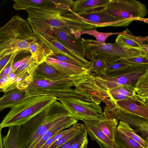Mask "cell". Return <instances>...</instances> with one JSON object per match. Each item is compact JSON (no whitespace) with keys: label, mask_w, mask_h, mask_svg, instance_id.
Here are the masks:
<instances>
[{"label":"cell","mask_w":148,"mask_h":148,"mask_svg":"<svg viewBox=\"0 0 148 148\" xmlns=\"http://www.w3.org/2000/svg\"><path fill=\"white\" fill-rule=\"evenodd\" d=\"M54 4L45 7L28 8L27 21L36 29L53 34L54 28L88 30L90 24L77 16L71 9L75 1L52 0Z\"/></svg>","instance_id":"cell-1"},{"label":"cell","mask_w":148,"mask_h":148,"mask_svg":"<svg viewBox=\"0 0 148 148\" xmlns=\"http://www.w3.org/2000/svg\"><path fill=\"white\" fill-rule=\"evenodd\" d=\"M73 117L58 100L25 124L18 127L19 148H28L38 138L59 123Z\"/></svg>","instance_id":"cell-2"},{"label":"cell","mask_w":148,"mask_h":148,"mask_svg":"<svg viewBox=\"0 0 148 148\" xmlns=\"http://www.w3.org/2000/svg\"><path fill=\"white\" fill-rule=\"evenodd\" d=\"M37 40L27 21L16 15L0 29V59L15 53L30 51Z\"/></svg>","instance_id":"cell-3"},{"label":"cell","mask_w":148,"mask_h":148,"mask_svg":"<svg viewBox=\"0 0 148 148\" xmlns=\"http://www.w3.org/2000/svg\"><path fill=\"white\" fill-rule=\"evenodd\" d=\"M92 75L89 72L56 81L31 77L25 84L23 89L27 98L46 95L58 98L70 97L87 101L71 87L75 86Z\"/></svg>","instance_id":"cell-4"},{"label":"cell","mask_w":148,"mask_h":148,"mask_svg":"<svg viewBox=\"0 0 148 148\" xmlns=\"http://www.w3.org/2000/svg\"><path fill=\"white\" fill-rule=\"evenodd\" d=\"M59 100L57 97L46 95L25 99L11 108L0 124V130L25 124L54 101Z\"/></svg>","instance_id":"cell-5"},{"label":"cell","mask_w":148,"mask_h":148,"mask_svg":"<svg viewBox=\"0 0 148 148\" xmlns=\"http://www.w3.org/2000/svg\"><path fill=\"white\" fill-rule=\"evenodd\" d=\"M86 58L90 61L95 59L106 60L110 57L122 58L141 55L139 50L121 47L115 43H102L96 40L82 38Z\"/></svg>","instance_id":"cell-6"},{"label":"cell","mask_w":148,"mask_h":148,"mask_svg":"<svg viewBox=\"0 0 148 148\" xmlns=\"http://www.w3.org/2000/svg\"><path fill=\"white\" fill-rule=\"evenodd\" d=\"M104 8L129 25L136 18H144L148 13L145 5L136 0H109Z\"/></svg>","instance_id":"cell-7"},{"label":"cell","mask_w":148,"mask_h":148,"mask_svg":"<svg viewBox=\"0 0 148 148\" xmlns=\"http://www.w3.org/2000/svg\"><path fill=\"white\" fill-rule=\"evenodd\" d=\"M75 120L99 121L103 112L101 107L94 102L70 97L58 98Z\"/></svg>","instance_id":"cell-8"},{"label":"cell","mask_w":148,"mask_h":148,"mask_svg":"<svg viewBox=\"0 0 148 148\" xmlns=\"http://www.w3.org/2000/svg\"><path fill=\"white\" fill-rule=\"evenodd\" d=\"M75 86V92L88 102H94L99 105L105 99L110 98L108 89L98 76L94 73L91 77Z\"/></svg>","instance_id":"cell-9"},{"label":"cell","mask_w":148,"mask_h":148,"mask_svg":"<svg viewBox=\"0 0 148 148\" xmlns=\"http://www.w3.org/2000/svg\"><path fill=\"white\" fill-rule=\"evenodd\" d=\"M31 27L37 38L49 47L54 52L65 56L79 63L83 67H86L89 61L70 50L61 43L53 34L46 32L42 30Z\"/></svg>","instance_id":"cell-10"},{"label":"cell","mask_w":148,"mask_h":148,"mask_svg":"<svg viewBox=\"0 0 148 148\" xmlns=\"http://www.w3.org/2000/svg\"><path fill=\"white\" fill-rule=\"evenodd\" d=\"M75 13L84 21L94 25L96 28L125 27L129 25L124 21L108 13L104 8L87 12Z\"/></svg>","instance_id":"cell-11"},{"label":"cell","mask_w":148,"mask_h":148,"mask_svg":"<svg viewBox=\"0 0 148 148\" xmlns=\"http://www.w3.org/2000/svg\"><path fill=\"white\" fill-rule=\"evenodd\" d=\"M148 69V64L131 65L123 73L113 77L102 76L116 86L132 84H135L139 78Z\"/></svg>","instance_id":"cell-12"},{"label":"cell","mask_w":148,"mask_h":148,"mask_svg":"<svg viewBox=\"0 0 148 148\" xmlns=\"http://www.w3.org/2000/svg\"><path fill=\"white\" fill-rule=\"evenodd\" d=\"M72 30L65 28H54L52 32L61 43L77 54L86 58L82 38L76 39Z\"/></svg>","instance_id":"cell-13"},{"label":"cell","mask_w":148,"mask_h":148,"mask_svg":"<svg viewBox=\"0 0 148 148\" xmlns=\"http://www.w3.org/2000/svg\"><path fill=\"white\" fill-rule=\"evenodd\" d=\"M82 121L91 139L95 141L100 148H116L115 142L108 138L100 128L99 121L87 119Z\"/></svg>","instance_id":"cell-14"},{"label":"cell","mask_w":148,"mask_h":148,"mask_svg":"<svg viewBox=\"0 0 148 148\" xmlns=\"http://www.w3.org/2000/svg\"><path fill=\"white\" fill-rule=\"evenodd\" d=\"M71 76L60 71L45 61L38 65L31 77L56 81L68 78Z\"/></svg>","instance_id":"cell-15"},{"label":"cell","mask_w":148,"mask_h":148,"mask_svg":"<svg viewBox=\"0 0 148 148\" xmlns=\"http://www.w3.org/2000/svg\"><path fill=\"white\" fill-rule=\"evenodd\" d=\"M119 109L125 113L135 115L148 120V106L143 103L138 105L130 98L114 101Z\"/></svg>","instance_id":"cell-16"},{"label":"cell","mask_w":148,"mask_h":148,"mask_svg":"<svg viewBox=\"0 0 148 148\" xmlns=\"http://www.w3.org/2000/svg\"><path fill=\"white\" fill-rule=\"evenodd\" d=\"M77 122V121L71 117L59 123L40 136L28 148H41L52 136L66 129L71 127Z\"/></svg>","instance_id":"cell-17"},{"label":"cell","mask_w":148,"mask_h":148,"mask_svg":"<svg viewBox=\"0 0 148 148\" xmlns=\"http://www.w3.org/2000/svg\"><path fill=\"white\" fill-rule=\"evenodd\" d=\"M27 98L25 90L17 88L4 92L0 98V111L11 108Z\"/></svg>","instance_id":"cell-18"},{"label":"cell","mask_w":148,"mask_h":148,"mask_svg":"<svg viewBox=\"0 0 148 148\" xmlns=\"http://www.w3.org/2000/svg\"><path fill=\"white\" fill-rule=\"evenodd\" d=\"M30 51L32 57L37 59L41 63L45 62L47 58L58 54L38 39L31 44Z\"/></svg>","instance_id":"cell-19"},{"label":"cell","mask_w":148,"mask_h":148,"mask_svg":"<svg viewBox=\"0 0 148 148\" xmlns=\"http://www.w3.org/2000/svg\"><path fill=\"white\" fill-rule=\"evenodd\" d=\"M118 120L114 117L108 116L104 112L99 121L100 128L108 138L115 142Z\"/></svg>","instance_id":"cell-20"},{"label":"cell","mask_w":148,"mask_h":148,"mask_svg":"<svg viewBox=\"0 0 148 148\" xmlns=\"http://www.w3.org/2000/svg\"><path fill=\"white\" fill-rule=\"evenodd\" d=\"M109 0H77L72 8L75 13H85L104 8Z\"/></svg>","instance_id":"cell-21"},{"label":"cell","mask_w":148,"mask_h":148,"mask_svg":"<svg viewBox=\"0 0 148 148\" xmlns=\"http://www.w3.org/2000/svg\"><path fill=\"white\" fill-rule=\"evenodd\" d=\"M106 60L107 65L103 76L112 77L118 75L131 65L124 62L120 58L110 57Z\"/></svg>","instance_id":"cell-22"},{"label":"cell","mask_w":148,"mask_h":148,"mask_svg":"<svg viewBox=\"0 0 148 148\" xmlns=\"http://www.w3.org/2000/svg\"><path fill=\"white\" fill-rule=\"evenodd\" d=\"M45 62L60 71L70 75L83 74L90 72L88 69L76 66L49 57Z\"/></svg>","instance_id":"cell-23"},{"label":"cell","mask_w":148,"mask_h":148,"mask_svg":"<svg viewBox=\"0 0 148 148\" xmlns=\"http://www.w3.org/2000/svg\"><path fill=\"white\" fill-rule=\"evenodd\" d=\"M13 8L16 10H25L28 8H40L53 5L52 0H12Z\"/></svg>","instance_id":"cell-24"},{"label":"cell","mask_w":148,"mask_h":148,"mask_svg":"<svg viewBox=\"0 0 148 148\" xmlns=\"http://www.w3.org/2000/svg\"><path fill=\"white\" fill-rule=\"evenodd\" d=\"M125 32L124 34H119L117 36L115 43L119 46L126 48L140 51L141 48L142 42L134 38L132 35Z\"/></svg>","instance_id":"cell-25"},{"label":"cell","mask_w":148,"mask_h":148,"mask_svg":"<svg viewBox=\"0 0 148 148\" xmlns=\"http://www.w3.org/2000/svg\"><path fill=\"white\" fill-rule=\"evenodd\" d=\"M115 141L116 148H144L117 128Z\"/></svg>","instance_id":"cell-26"},{"label":"cell","mask_w":148,"mask_h":148,"mask_svg":"<svg viewBox=\"0 0 148 148\" xmlns=\"http://www.w3.org/2000/svg\"><path fill=\"white\" fill-rule=\"evenodd\" d=\"M72 31L76 39L81 38V36L83 34H87L94 36L97 41L102 43H105L106 39L110 35L123 34V32L120 33L101 32H98L96 29L90 30H72Z\"/></svg>","instance_id":"cell-27"},{"label":"cell","mask_w":148,"mask_h":148,"mask_svg":"<svg viewBox=\"0 0 148 148\" xmlns=\"http://www.w3.org/2000/svg\"><path fill=\"white\" fill-rule=\"evenodd\" d=\"M117 128L129 137L133 139L144 148H148V143L137 135L130 125L125 122L120 121Z\"/></svg>","instance_id":"cell-28"},{"label":"cell","mask_w":148,"mask_h":148,"mask_svg":"<svg viewBox=\"0 0 148 148\" xmlns=\"http://www.w3.org/2000/svg\"><path fill=\"white\" fill-rule=\"evenodd\" d=\"M76 124V127L73 130L57 140L47 148H58L86 130L84 124L79 123Z\"/></svg>","instance_id":"cell-29"},{"label":"cell","mask_w":148,"mask_h":148,"mask_svg":"<svg viewBox=\"0 0 148 148\" xmlns=\"http://www.w3.org/2000/svg\"><path fill=\"white\" fill-rule=\"evenodd\" d=\"M18 126L9 127L7 134L2 137L3 148H19L17 137Z\"/></svg>","instance_id":"cell-30"},{"label":"cell","mask_w":148,"mask_h":148,"mask_svg":"<svg viewBox=\"0 0 148 148\" xmlns=\"http://www.w3.org/2000/svg\"><path fill=\"white\" fill-rule=\"evenodd\" d=\"M109 91V92L121 94L128 96L136 102H140L136 96L134 86L132 84L119 86L110 89Z\"/></svg>","instance_id":"cell-31"},{"label":"cell","mask_w":148,"mask_h":148,"mask_svg":"<svg viewBox=\"0 0 148 148\" xmlns=\"http://www.w3.org/2000/svg\"><path fill=\"white\" fill-rule=\"evenodd\" d=\"M90 61V64L88 69L92 73L95 72V75L103 76L106 67L107 63L106 60L95 59Z\"/></svg>","instance_id":"cell-32"},{"label":"cell","mask_w":148,"mask_h":148,"mask_svg":"<svg viewBox=\"0 0 148 148\" xmlns=\"http://www.w3.org/2000/svg\"><path fill=\"white\" fill-rule=\"evenodd\" d=\"M120 58L124 62L131 65L148 64V59L142 55Z\"/></svg>","instance_id":"cell-33"},{"label":"cell","mask_w":148,"mask_h":148,"mask_svg":"<svg viewBox=\"0 0 148 148\" xmlns=\"http://www.w3.org/2000/svg\"><path fill=\"white\" fill-rule=\"evenodd\" d=\"M76 124L69 129L64 130L52 136L47 141L41 148H47L57 140L73 130L76 126Z\"/></svg>","instance_id":"cell-34"},{"label":"cell","mask_w":148,"mask_h":148,"mask_svg":"<svg viewBox=\"0 0 148 148\" xmlns=\"http://www.w3.org/2000/svg\"><path fill=\"white\" fill-rule=\"evenodd\" d=\"M87 134L86 129L80 138L73 144L69 148H87L88 143Z\"/></svg>","instance_id":"cell-35"},{"label":"cell","mask_w":148,"mask_h":148,"mask_svg":"<svg viewBox=\"0 0 148 148\" xmlns=\"http://www.w3.org/2000/svg\"><path fill=\"white\" fill-rule=\"evenodd\" d=\"M134 87L135 90L148 89V69L139 78Z\"/></svg>","instance_id":"cell-36"},{"label":"cell","mask_w":148,"mask_h":148,"mask_svg":"<svg viewBox=\"0 0 148 148\" xmlns=\"http://www.w3.org/2000/svg\"><path fill=\"white\" fill-rule=\"evenodd\" d=\"M50 57L54 58L58 61L63 62L76 66L84 68L76 61L65 56L60 54L56 55Z\"/></svg>","instance_id":"cell-37"},{"label":"cell","mask_w":148,"mask_h":148,"mask_svg":"<svg viewBox=\"0 0 148 148\" xmlns=\"http://www.w3.org/2000/svg\"><path fill=\"white\" fill-rule=\"evenodd\" d=\"M110 98L114 101L118 100H126L130 98V97L121 94L109 92Z\"/></svg>","instance_id":"cell-38"},{"label":"cell","mask_w":148,"mask_h":148,"mask_svg":"<svg viewBox=\"0 0 148 148\" xmlns=\"http://www.w3.org/2000/svg\"><path fill=\"white\" fill-rule=\"evenodd\" d=\"M83 132L69 140L58 148H69L73 144L80 138L83 134Z\"/></svg>","instance_id":"cell-39"},{"label":"cell","mask_w":148,"mask_h":148,"mask_svg":"<svg viewBox=\"0 0 148 148\" xmlns=\"http://www.w3.org/2000/svg\"><path fill=\"white\" fill-rule=\"evenodd\" d=\"M135 92L136 96L140 98L141 103L142 99L148 98V89H145L136 90Z\"/></svg>","instance_id":"cell-40"},{"label":"cell","mask_w":148,"mask_h":148,"mask_svg":"<svg viewBox=\"0 0 148 148\" xmlns=\"http://www.w3.org/2000/svg\"><path fill=\"white\" fill-rule=\"evenodd\" d=\"M141 46V48L140 50L141 54L148 59V42L146 41L142 42Z\"/></svg>","instance_id":"cell-41"},{"label":"cell","mask_w":148,"mask_h":148,"mask_svg":"<svg viewBox=\"0 0 148 148\" xmlns=\"http://www.w3.org/2000/svg\"><path fill=\"white\" fill-rule=\"evenodd\" d=\"M13 53L7 56L0 59V72L2 71L7 64L8 63Z\"/></svg>","instance_id":"cell-42"},{"label":"cell","mask_w":148,"mask_h":148,"mask_svg":"<svg viewBox=\"0 0 148 148\" xmlns=\"http://www.w3.org/2000/svg\"><path fill=\"white\" fill-rule=\"evenodd\" d=\"M32 58L31 56H29L14 63L12 66V71H14L24 62L28 61Z\"/></svg>","instance_id":"cell-43"},{"label":"cell","mask_w":148,"mask_h":148,"mask_svg":"<svg viewBox=\"0 0 148 148\" xmlns=\"http://www.w3.org/2000/svg\"><path fill=\"white\" fill-rule=\"evenodd\" d=\"M0 89L5 87L8 81V75L0 76Z\"/></svg>","instance_id":"cell-44"},{"label":"cell","mask_w":148,"mask_h":148,"mask_svg":"<svg viewBox=\"0 0 148 148\" xmlns=\"http://www.w3.org/2000/svg\"><path fill=\"white\" fill-rule=\"evenodd\" d=\"M139 21L146 23L148 24V18H136L135 21Z\"/></svg>","instance_id":"cell-45"},{"label":"cell","mask_w":148,"mask_h":148,"mask_svg":"<svg viewBox=\"0 0 148 148\" xmlns=\"http://www.w3.org/2000/svg\"><path fill=\"white\" fill-rule=\"evenodd\" d=\"M1 130H0V148H3L2 143V137L1 136Z\"/></svg>","instance_id":"cell-46"},{"label":"cell","mask_w":148,"mask_h":148,"mask_svg":"<svg viewBox=\"0 0 148 148\" xmlns=\"http://www.w3.org/2000/svg\"><path fill=\"white\" fill-rule=\"evenodd\" d=\"M140 41L141 42L146 41L148 42V36L145 37H140Z\"/></svg>","instance_id":"cell-47"},{"label":"cell","mask_w":148,"mask_h":148,"mask_svg":"<svg viewBox=\"0 0 148 148\" xmlns=\"http://www.w3.org/2000/svg\"><path fill=\"white\" fill-rule=\"evenodd\" d=\"M146 101H148V98L142 99L141 103H143Z\"/></svg>","instance_id":"cell-48"},{"label":"cell","mask_w":148,"mask_h":148,"mask_svg":"<svg viewBox=\"0 0 148 148\" xmlns=\"http://www.w3.org/2000/svg\"><path fill=\"white\" fill-rule=\"evenodd\" d=\"M143 103H145L148 106V101H146Z\"/></svg>","instance_id":"cell-49"},{"label":"cell","mask_w":148,"mask_h":148,"mask_svg":"<svg viewBox=\"0 0 148 148\" xmlns=\"http://www.w3.org/2000/svg\"><path fill=\"white\" fill-rule=\"evenodd\" d=\"M146 141L148 143V136L146 138Z\"/></svg>","instance_id":"cell-50"}]
</instances>
